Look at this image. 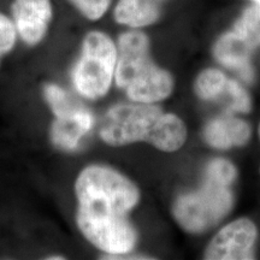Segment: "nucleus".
<instances>
[{
  "label": "nucleus",
  "mask_w": 260,
  "mask_h": 260,
  "mask_svg": "<svg viewBox=\"0 0 260 260\" xmlns=\"http://www.w3.org/2000/svg\"><path fill=\"white\" fill-rule=\"evenodd\" d=\"M76 223L88 242L106 253V259L128 254L138 232L128 218L140 201V190L128 177L107 165L86 167L75 182Z\"/></svg>",
  "instance_id": "f257e3e1"
},
{
  "label": "nucleus",
  "mask_w": 260,
  "mask_h": 260,
  "mask_svg": "<svg viewBox=\"0 0 260 260\" xmlns=\"http://www.w3.org/2000/svg\"><path fill=\"white\" fill-rule=\"evenodd\" d=\"M99 134L113 147L147 142L161 152H175L186 142L187 128L180 117L155 104L133 102L112 106L104 116Z\"/></svg>",
  "instance_id": "f03ea898"
},
{
  "label": "nucleus",
  "mask_w": 260,
  "mask_h": 260,
  "mask_svg": "<svg viewBox=\"0 0 260 260\" xmlns=\"http://www.w3.org/2000/svg\"><path fill=\"white\" fill-rule=\"evenodd\" d=\"M115 81L129 100L155 104L167 99L174 90V77L151 57V42L144 31L130 29L117 41Z\"/></svg>",
  "instance_id": "7ed1b4c3"
},
{
  "label": "nucleus",
  "mask_w": 260,
  "mask_h": 260,
  "mask_svg": "<svg viewBox=\"0 0 260 260\" xmlns=\"http://www.w3.org/2000/svg\"><path fill=\"white\" fill-rule=\"evenodd\" d=\"M232 186L205 176L199 189L181 194L172 204V217L184 232L199 235L217 226L232 212Z\"/></svg>",
  "instance_id": "20e7f679"
},
{
  "label": "nucleus",
  "mask_w": 260,
  "mask_h": 260,
  "mask_svg": "<svg viewBox=\"0 0 260 260\" xmlns=\"http://www.w3.org/2000/svg\"><path fill=\"white\" fill-rule=\"evenodd\" d=\"M117 45L105 32L89 31L83 39L71 79L75 89L89 100L106 95L115 79Z\"/></svg>",
  "instance_id": "39448f33"
},
{
  "label": "nucleus",
  "mask_w": 260,
  "mask_h": 260,
  "mask_svg": "<svg viewBox=\"0 0 260 260\" xmlns=\"http://www.w3.org/2000/svg\"><path fill=\"white\" fill-rule=\"evenodd\" d=\"M260 46V5L251 6L243 12L235 27L219 39L214 46V57L220 64L235 70L243 80L251 82L254 70L251 52Z\"/></svg>",
  "instance_id": "423d86ee"
},
{
  "label": "nucleus",
  "mask_w": 260,
  "mask_h": 260,
  "mask_svg": "<svg viewBox=\"0 0 260 260\" xmlns=\"http://www.w3.org/2000/svg\"><path fill=\"white\" fill-rule=\"evenodd\" d=\"M45 98L56 116L52 124V141L63 151H75L83 136L92 129L93 115L87 107L75 103L57 84L45 87Z\"/></svg>",
  "instance_id": "0eeeda50"
},
{
  "label": "nucleus",
  "mask_w": 260,
  "mask_h": 260,
  "mask_svg": "<svg viewBox=\"0 0 260 260\" xmlns=\"http://www.w3.org/2000/svg\"><path fill=\"white\" fill-rule=\"evenodd\" d=\"M258 237L255 224L248 218H239L226 224L211 240L205 249L206 260L254 259V245Z\"/></svg>",
  "instance_id": "6e6552de"
},
{
  "label": "nucleus",
  "mask_w": 260,
  "mask_h": 260,
  "mask_svg": "<svg viewBox=\"0 0 260 260\" xmlns=\"http://www.w3.org/2000/svg\"><path fill=\"white\" fill-rule=\"evenodd\" d=\"M11 12L22 41L29 46L40 44L46 37L53 15L50 0H14Z\"/></svg>",
  "instance_id": "1a4fd4ad"
},
{
  "label": "nucleus",
  "mask_w": 260,
  "mask_h": 260,
  "mask_svg": "<svg viewBox=\"0 0 260 260\" xmlns=\"http://www.w3.org/2000/svg\"><path fill=\"white\" fill-rule=\"evenodd\" d=\"M251 134L252 129L248 123L229 112L210 121L204 129L205 141L217 149L245 146L251 139Z\"/></svg>",
  "instance_id": "9d476101"
},
{
  "label": "nucleus",
  "mask_w": 260,
  "mask_h": 260,
  "mask_svg": "<svg viewBox=\"0 0 260 260\" xmlns=\"http://www.w3.org/2000/svg\"><path fill=\"white\" fill-rule=\"evenodd\" d=\"M161 6L159 0H118L113 18L118 24L132 29L148 27L159 21Z\"/></svg>",
  "instance_id": "9b49d317"
},
{
  "label": "nucleus",
  "mask_w": 260,
  "mask_h": 260,
  "mask_svg": "<svg viewBox=\"0 0 260 260\" xmlns=\"http://www.w3.org/2000/svg\"><path fill=\"white\" fill-rule=\"evenodd\" d=\"M230 81L232 80L228 79L222 71L206 69L201 71L195 80L194 90L197 95L205 102L216 100L223 95L229 98Z\"/></svg>",
  "instance_id": "f8f14e48"
},
{
  "label": "nucleus",
  "mask_w": 260,
  "mask_h": 260,
  "mask_svg": "<svg viewBox=\"0 0 260 260\" xmlns=\"http://www.w3.org/2000/svg\"><path fill=\"white\" fill-rule=\"evenodd\" d=\"M205 176L232 186L237 177V170L232 161L224 158H216L207 164Z\"/></svg>",
  "instance_id": "ddd939ff"
},
{
  "label": "nucleus",
  "mask_w": 260,
  "mask_h": 260,
  "mask_svg": "<svg viewBox=\"0 0 260 260\" xmlns=\"http://www.w3.org/2000/svg\"><path fill=\"white\" fill-rule=\"evenodd\" d=\"M75 8L90 21L102 18L109 10L111 0H69Z\"/></svg>",
  "instance_id": "4468645a"
},
{
  "label": "nucleus",
  "mask_w": 260,
  "mask_h": 260,
  "mask_svg": "<svg viewBox=\"0 0 260 260\" xmlns=\"http://www.w3.org/2000/svg\"><path fill=\"white\" fill-rule=\"evenodd\" d=\"M17 39V30L8 16L0 12V59L12 50Z\"/></svg>",
  "instance_id": "2eb2a0df"
},
{
  "label": "nucleus",
  "mask_w": 260,
  "mask_h": 260,
  "mask_svg": "<svg viewBox=\"0 0 260 260\" xmlns=\"http://www.w3.org/2000/svg\"><path fill=\"white\" fill-rule=\"evenodd\" d=\"M48 260H59V259H65L64 256H48Z\"/></svg>",
  "instance_id": "dca6fc26"
},
{
  "label": "nucleus",
  "mask_w": 260,
  "mask_h": 260,
  "mask_svg": "<svg viewBox=\"0 0 260 260\" xmlns=\"http://www.w3.org/2000/svg\"><path fill=\"white\" fill-rule=\"evenodd\" d=\"M255 2H256V3H258V4L260 5V0H255Z\"/></svg>",
  "instance_id": "f3484780"
},
{
  "label": "nucleus",
  "mask_w": 260,
  "mask_h": 260,
  "mask_svg": "<svg viewBox=\"0 0 260 260\" xmlns=\"http://www.w3.org/2000/svg\"><path fill=\"white\" fill-rule=\"evenodd\" d=\"M259 138H260V124H259Z\"/></svg>",
  "instance_id": "a211bd4d"
},
{
  "label": "nucleus",
  "mask_w": 260,
  "mask_h": 260,
  "mask_svg": "<svg viewBox=\"0 0 260 260\" xmlns=\"http://www.w3.org/2000/svg\"><path fill=\"white\" fill-rule=\"evenodd\" d=\"M159 2H161V3H164V2H165V0H159Z\"/></svg>",
  "instance_id": "6ab92c4d"
}]
</instances>
